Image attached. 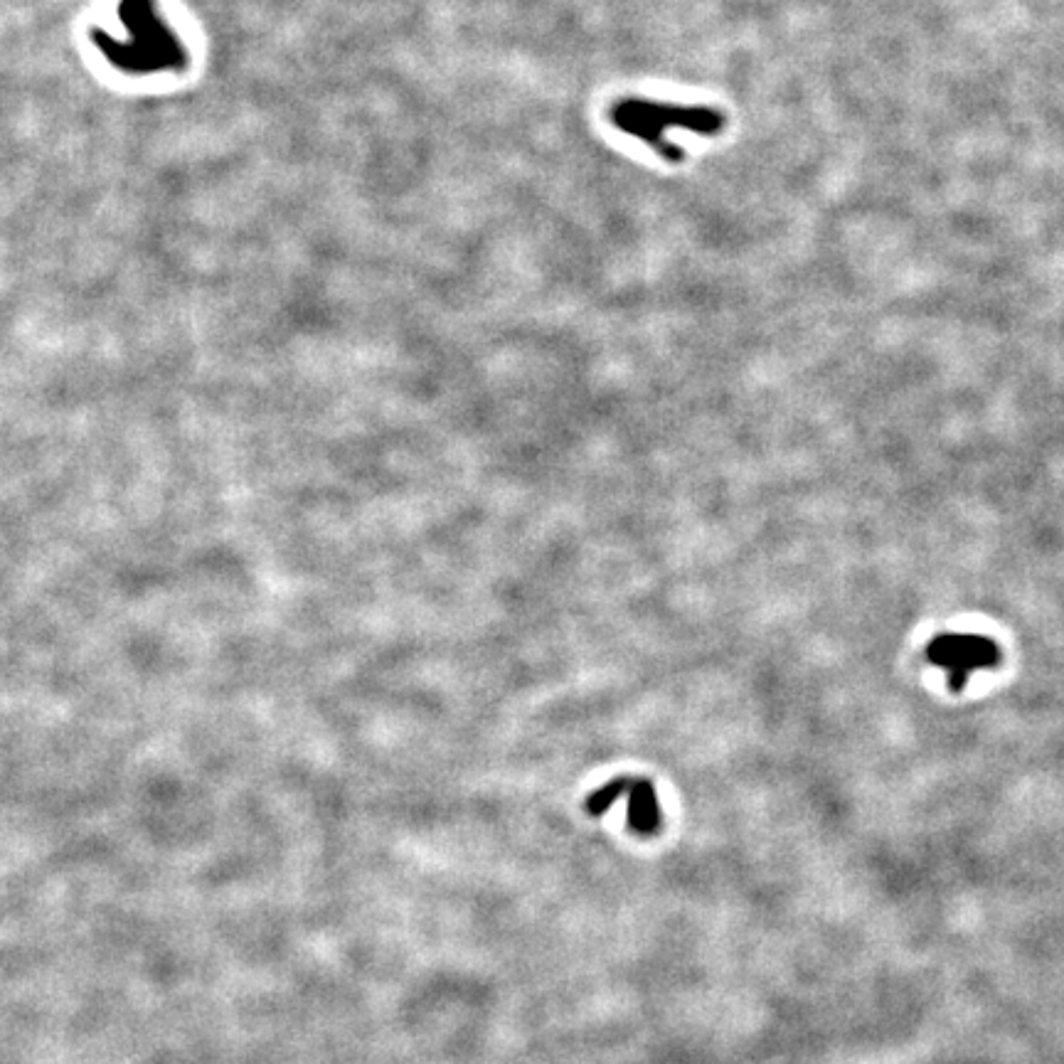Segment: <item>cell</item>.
I'll return each instance as SVG.
<instances>
[{"label":"cell","mask_w":1064,"mask_h":1064,"mask_svg":"<svg viewBox=\"0 0 1064 1064\" xmlns=\"http://www.w3.org/2000/svg\"><path fill=\"white\" fill-rule=\"evenodd\" d=\"M609 121L626 136H633L651 146L668 163L683 161L685 151L675 146L670 138H665V131L683 129L698 133V136H717L727 124L725 114L712 106L670 104V101L646 97L619 99L609 109Z\"/></svg>","instance_id":"1"},{"label":"cell","mask_w":1064,"mask_h":1064,"mask_svg":"<svg viewBox=\"0 0 1064 1064\" xmlns=\"http://www.w3.org/2000/svg\"><path fill=\"white\" fill-rule=\"evenodd\" d=\"M929 663L939 665L949 678V688L961 693L976 670L996 668L1000 648L996 641L976 633H944L927 646Z\"/></svg>","instance_id":"2"},{"label":"cell","mask_w":1064,"mask_h":1064,"mask_svg":"<svg viewBox=\"0 0 1064 1064\" xmlns=\"http://www.w3.org/2000/svg\"><path fill=\"white\" fill-rule=\"evenodd\" d=\"M626 798H629L626 826H629L631 833H636L638 838H651V835L661 831V803H658L656 786L651 781L641 779V776H631Z\"/></svg>","instance_id":"3"},{"label":"cell","mask_w":1064,"mask_h":1064,"mask_svg":"<svg viewBox=\"0 0 1064 1064\" xmlns=\"http://www.w3.org/2000/svg\"><path fill=\"white\" fill-rule=\"evenodd\" d=\"M629 781H631V776H616V779L601 784L599 789L594 791L592 796H587V801H584V811H587V816H592V818L604 816V813L609 811V808L614 806L621 796H626V791H629Z\"/></svg>","instance_id":"4"}]
</instances>
